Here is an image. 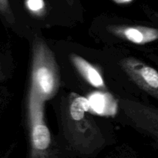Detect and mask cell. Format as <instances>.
<instances>
[{
	"instance_id": "obj_1",
	"label": "cell",
	"mask_w": 158,
	"mask_h": 158,
	"mask_svg": "<svg viewBox=\"0 0 158 158\" xmlns=\"http://www.w3.org/2000/svg\"><path fill=\"white\" fill-rule=\"evenodd\" d=\"M87 97L72 94L62 112L65 136L80 153L90 154L103 144V137L89 111Z\"/></svg>"
},
{
	"instance_id": "obj_2",
	"label": "cell",
	"mask_w": 158,
	"mask_h": 158,
	"mask_svg": "<svg viewBox=\"0 0 158 158\" xmlns=\"http://www.w3.org/2000/svg\"><path fill=\"white\" fill-rule=\"evenodd\" d=\"M31 86L44 101L58 92L60 76L55 56L44 40L36 38L32 44Z\"/></svg>"
},
{
	"instance_id": "obj_3",
	"label": "cell",
	"mask_w": 158,
	"mask_h": 158,
	"mask_svg": "<svg viewBox=\"0 0 158 158\" xmlns=\"http://www.w3.org/2000/svg\"><path fill=\"white\" fill-rule=\"evenodd\" d=\"M45 101L30 87L28 98V118L30 132L31 157H48L51 135L44 119Z\"/></svg>"
},
{
	"instance_id": "obj_4",
	"label": "cell",
	"mask_w": 158,
	"mask_h": 158,
	"mask_svg": "<svg viewBox=\"0 0 158 158\" xmlns=\"http://www.w3.org/2000/svg\"><path fill=\"white\" fill-rule=\"evenodd\" d=\"M121 67L137 86L158 100V71L138 59L124 58Z\"/></svg>"
},
{
	"instance_id": "obj_5",
	"label": "cell",
	"mask_w": 158,
	"mask_h": 158,
	"mask_svg": "<svg viewBox=\"0 0 158 158\" xmlns=\"http://www.w3.org/2000/svg\"><path fill=\"white\" fill-rule=\"evenodd\" d=\"M122 109L136 128L154 137L158 134V109L139 102L123 100Z\"/></svg>"
},
{
	"instance_id": "obj_6",
	"label": "cell",
	"mask_w": 158,
	"mask_h": 158,
	"mask_svg": "<svg viewBox=\"0 0 158 158\" xmlns=\"http://www.w3.org/2000/svg\"><path fill=\"white\" fill-rule=\"evenodd\" d=\"M110 32L130 43L144 45L158 40V29L144 26H113Z\"/></svg>"
},
{
	"instance_id": "obj_7",
	"label": "cell",
	"mask_w": 158,
	"mask_h": 158,
	"mask_svg": "<svg viewBox=\"0 0 158 158\" xmlns=\"http://www.w3.org/2000/svg\"><path fill=\"white\" fill-rule=\"evenodd\" d=\"M90 113L103 117H114L117 112V102L111 94L106 92H94L87 97Z\"/></svg>"
},
{
	"instance_id": "obj_8",
	"label": "cell",
	"mask_w": 158,
	"mask_h": 158,
	"mask_svg": "<svg viewBox=\"0 0 158 158\" xmlns=\"http://www.w3.org/2000/svg\"><path fill=\"white\" fill-rule=\"evenodd\" d=\"M70 60L79 73L89 85L98 89H106V85L101 73L94 65L76 54L70 56Z\"/></svg>"
},
{
	"instance_id": "obj_9",
	"label": "cell",
	"mask_w": 158,
	"mask_h": 158,
	"mask_svg": "<svg viewBox=\"0 0 158 158\" xmlns=\"http://www.w3.org/2000/svg\"><path fill=\"white\" fill-rule=\"evenodd\" d=\"M28 10L35 15H41L45 11L44 0H26Z\"/></svg>"
},
{
	"instance_id": "obj_10",
	"label": "cell",
	"mask_w": 158,
	"mask_h": 158,
	"mask_svg": "<svg viewBox=\"0 0 158 158\" xmlns=\"http://www.w3.org/2000/svg\"><path fill=\"white\" fill-rule=\"evenodd\" d=\"M0 12L7 16L11 17V11L9 0H0Z\"/></svg>"
},
{
	"instance_id": "obj_11",
	"label": "cell",
	"mask_w": 158,
	"mask_h": 158,
	"mask_svg": "<svg viewBox=\"0 0 158 158\" xmlns=\"http://www.w3.org/2000/svg\"><path fill=\"white\" fill-rule=\"evenodd\" d=\"M113 1L117 4H126V3L131 2L133 0H113Z\"/></svg>"
},
{
	"instance_id": "obj_12",
	"label": "cell",
	"mask_w": 158,
	"mask_h": 158,
	"mask_svg": "<svg viewBox=\"0 0 158 158\" xmlns=\"http://www.w3.org/2000/svg\"><path fill=\"white\" fill-rule=\"evenodd\" d=\"M154 138H155L156 141H157V144H158V134H156V135H154Z\"/></svg>"
},
{
	"instance_id": "obj_13",
	"label": "cell",
	"mask_w": 158,
	"mask_h": 158,
	"mask_svg": "<svg viewBox=\"0 0 158 158\" xmlns=\"http://www.w3.org/2000/svg\"><path fill=\"white\" fill-rule=\"evenodd\" d=\"M157 66H158V59H157Z\"/></svg>"
}]
</instances>
